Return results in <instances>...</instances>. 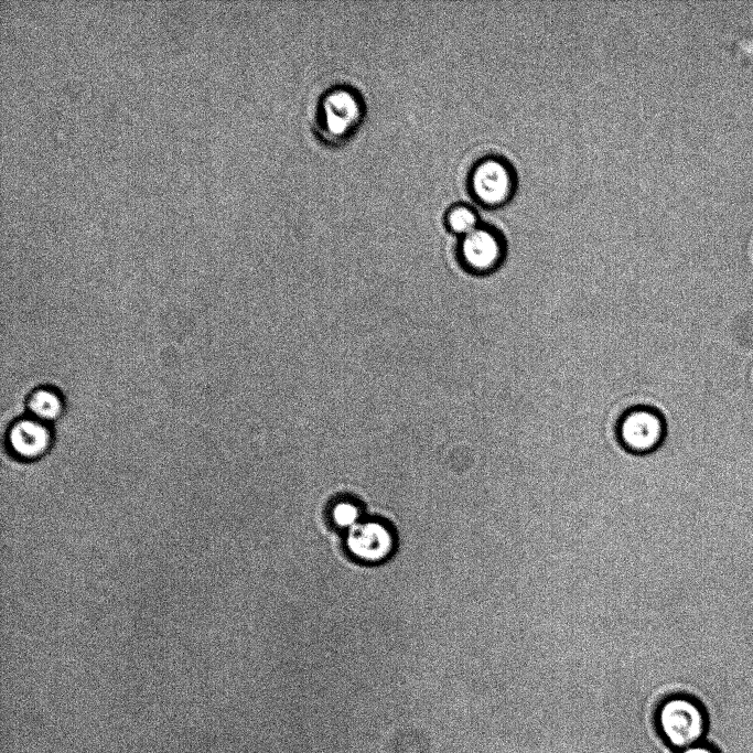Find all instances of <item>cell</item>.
<instances>
[{
  "label": "cell",
  "mask_w": 753,
  "mask_h": 753,
  "mask_svg": "<svg viewBox=\"0 0 753 753\" xmlns=\"http://www.w3.org/2000/svg\"><path fill=\"white\" fill-rule=\"evenodd\" d=\"M657 724L664 739L681 750L702 742L707 717L696 699L678 695L661 702L657 711Z\"/></svg>",
  "instance_id": "6da1fadb"
},
{
  "label": "cell",
  "mask_w": 753,
  "mask_h": 753,
  "mask_svg": "<svg viewBox=\"0 0 753 753\" xmlns=\"http://www.w3.org/2000/svg\"><path fill=\"white\" fill-rule=\"evenodd\" d=\"M621 444L628 452L647 454L657 450L666 435V422L656 409L639 406L626 411L617 426Z\"/></svg>",
  "instance_id": "7a4b0ae2"
},
{
  "label": "cell",
  "mask_w": 753,
  "mask_h": 753,
  "mask_svg": "<svg viewBox=\"0 0 753 753\" xmlns=\"http://www.w3.org/2000/svg\"><path fill=\"white\" fill-rule=\"evenodd\" d=\"M516 179L503 159L491 157L480 161L471 174V189L476 200L490 207L506 204L513 196Z\"/></svg>",
  "instance_id": "3957f363"
},
{
  "label": "cell",
  "mask_w": 753,
  "mask_h": 753,
  "mask_svg": "<svg viewBox=\"0 0 753 753\" xmlns=\"http://www.w3.org/2000/svg\"><path fill=\"white\" fill-rule=\"evenodd\" d=\"M460 256L463 265L471 272L476 275L491 273L504 260V239L496 229L478 226L463 237Z\"/></svg>",
  "instance_id": "277c9868"
},
{
  "label": "cell",
  "mask_w": 753,
  "mask_h": 753,
  "mask_svg": "<svg viewBox=\"0 0 753 753\" xmlns=\"http://www.w3.org/2000/svg\"><path fill=\"white\" fill-rule=\"evenodd\" d=\"M53 441L50 424L30 416L14 421L7 433L10 454L22 462L43 459L52 449Z\"/></svg>",
  "instance_id": "5b68a950"
},
{
  "label": "cell",
  "mask_w": 753,
  "mask_h": 753,
  "mask_svg": "<svg viewBox=\"0 0 753 753\" xmlns=\"http://www.w3.org/2000/svg\"><path fill=\"white\" fill-rule=\"evenodd\" d=\"M394 545L392 533L378 520H361L347 530L346 547L363 562L383 561L391 553Z\"/></svg>",
  "instance_id": "8992f818"
},
{
  "label": "cell",
  "mask_w": 753,
  "mask_h": 753,
  "mask_svg": "<svg viewBox=\"0 0 753 753\" xmlns=\"http://www.w3.org/2000/svg\"><path fill=\"white\" fill-rule=\"evenodd\" d=\"M325 129L334 136H344L353 130L362 117L361 103L352 92L336 89L326 95L322 103Z\"/></svg>",
  "instance_id": "52a82bcc"
},
{
  "label": "cell",
  "mask_w": 753,
  "mask_h": 753,
  "mask_svg": "<svg viewBox=\"0 0 753 753\" xmlns=\"http://www.w3.org/2000/svg\"><path fill=\"white\" fill-rule=\"evenodd\" d=\"M26 407L30 417L50 424L63 415L65 402L57 389L42 386L29 395Z\"/></svg>",
  "instance_id": "ba28073f"
},
{
  "label": "cell",
  "mask_w": 753,
  "mask_h": 753,
  "mask_svg": "<svg viewBox=\"0 0 753 753\" xmlns=\"http://www.w3.org/2000/svg\"><path fill=\"white\" fill-rule=\"evenodd\" d=\"M447 223L453 233L463 237L480 226L477 214L464 205L451 208L447 216Z\"/></svg>",
  "instance_id": "9c48e42d"
},
{
  "label": "cell",
  "mask_w": 753,
  "mask_h": 753,
  "mask_svg": "<svg viewBox=\"0 0 753 753\" xmlns=\"http://www.w3.org/2000/svg\"><path fill=\"white\" fill-rule=\"evenodd\" d=\"M331 517L337 527L348 530L362 520L361 507L352 499H340L333 505Z\"/></svg>",
  "instance_id": "30bf717a"
},
{
  "label": "cell",
  "mask_w": 753,
  "mask_h": 753,
  "mask_svg": "<svg viewBox=\"0 0 753 753\" xmlns=\"http://www.w3.org/2000/svg\"><path fill=\"white\" fill-rule=\"evenodd\" d=\"M679 753H718V752L712 746H710L703 742H699V743L692 744L690 746H687L685 749H681Z\"/></svg>",
  "instance_id": "8fae6325"
}]
</instances>
